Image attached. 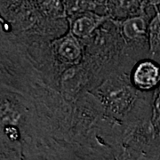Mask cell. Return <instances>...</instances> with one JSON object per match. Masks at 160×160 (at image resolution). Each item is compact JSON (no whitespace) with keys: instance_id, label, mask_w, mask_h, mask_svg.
Returning a JSON list of instances; mask_svg holds the SVG:
<instances>
[{"instance_id":"obj_2","label":"cell","mask_w":160,"mask_h":160,"mask_svg":"<svg viewBox=\"0 0 160 160\" xmlns=\"http://www.w3.org/2000/svg\"><path fill=\"white\" fill-rule=\"evenodd\" d=\"M53 52L58 60L66 65H75L80 62L83 56V49L79 38L69 31L68 34L52 42Z\"/></svg>"},{"instance_id":"obj_5","label":"cell","mask_w":160,"mask_h":160,"mask_svg":"<svg viewBox=\"0 0 160 160\" xmlns=\"http://www.w3.org/2000/svg\"><path fill=\"white\" fill-rule=\"evenodd\" d=\"M131 88L126 86H110L103 92V98L109 110L113 113L120 114L131 102L132 94Z\"/></svg>"},{"instance_id":"obj_8","label":"cell","mask_w":160,"mask_h":160,"mask_svg":"<svg viewBox=\"0 0 160 160\" xmlns=\"http://www.w3.org/2000/svg\"><path fill=\"white\" fill-rule=\"evenodd\" d=\"M152 123L155 128L160 132V91L156 94L154 98Z\"/></svg>"},{"instance_id":"obj_3","label":"cell","mask_w":160,"mask_h":160,"mask_svg":"<svg viewBox=\"0 0 160 160\" xmlns=\"http://www.w3.org/2000/svg\"><path fill=\"white\" fill-rule=\"evenodd\" d=\"M109 19V15H99L92 12H83L75 14L70 20L69 31L79 39L86 38Z\"/></svg>"},{"instance_id":"obj_9","label":"cell","mask_w":160,"mask_h":160,"mask_svg":"<svg viewBox=\"0 0 160 160\" xmlns=\"http://www.w3.org/2000/svg\"><path fill=\"white\" fill-rule=\"evenodd\" d=\"M98 1H102V0H98Z\"/></svg>"},{"instance_id":"obj_7","label":"cell","mask_w":160,"mask_h":160,"mask_svg":"<svg viewBox=\"0 0 160 160\" xmlns=\"http://www.w3.org/2000/svg\"><path fill=\"white\" fill-rule=\"evenodd\" d=\"M147 41L152 55H160V10L155 6V15L148 26Z\"/></svg>"},{"instance_id":"obj_4","label":"cell","mask_w":160,"mask_h":160,"mask_svg":"<svg viewBox=\"0 0 160 160\" xmlns=\"http://www.w3.org/2000/svg\"><path fill=\"white\" fill-rule=\"evenodd\" d=\"M112 22L117 24L121 34L127 41L147 39L149 23L142 14Z\"/></svg>"},{"instance_id":"obj_6","label":"cell","mask_w":160,"mask_h":160,"mask_svg":"<svg viewBox=\"0 0 160 160\" xmlns=\"http://www.w3.org/2000/svg\"><path fill=\"white\" fill-rule=\"evenodd\" d=\"M107 10L110 20L119 21L142 14V0H107Z\"/></svg>"},{"instance_id":"obj_1","label":"cell","mask_w":160,"mask_h":160,"mask_svg":"<svg viewBox=\"0 0 160 160\" xmlns=\"http://www.w3.org/2000/svg\"><path fill=\"white\" fill-rule=\"evenodd\" d=\"M131 82L142 92L156 90L160 86V64L150 59L141 61L132 71Z\"/></svg>"}]
</instances>
